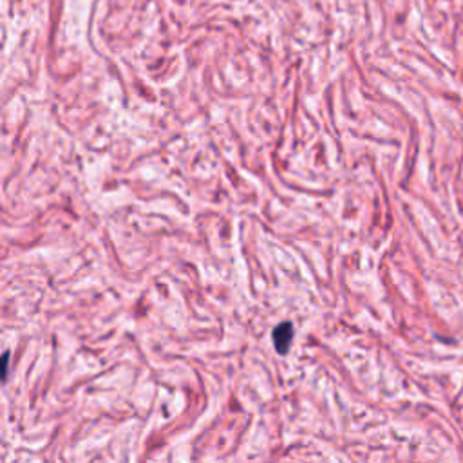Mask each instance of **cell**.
Listing matches in <instances>:
<instances>
[{"label":"cell","instance_id":"obj_1","mask_svg":"<svg viewBox=\"0 0 463 463\" xmlns=\"http://www.w3.org/2000/svg\"><path fill=\"white\" fill-rule=\"evenodd\" d=\"M292 340H294V326L289 322H282L273 330V344L279 353L285 355L286 351L292 346Z\"/></svg>","mask_w":463,"mask_h":463}]
</instances>
